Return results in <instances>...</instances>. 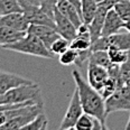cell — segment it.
<instances>
[{"mask_svg":"<svg viewBox=\"0 0 130 130\" xmlns=\"http://www.w3.org/2000/svg\"><path fill=\"white\" fill-rule=\"evenodd\" d=\"M56 8L61 11L66 18H69L75 25V27L81 26L83 24L82 17H81V13L77 10V8L72 5L70 1L67 0H57V4H56Z\"/></svg>","mask_w":130,"mask_h":130,"instance_id":"4fadbf2b","label":"cell"},{"mask_svg":"<svg viewBox=\"0 0 130 130\" xmlns=\"http://www.w3.org/2000/svg\"><path fill=\"white\" fill-rule=\"evenodd\" d=\"M0 26H5L19 31H27L29 24L23 12H12L0 16Z\"/></svg>","mask_w":130,"mask_h":130,"instance_id":"30bf717a","label":"cell"},{"mask_svg":"<svg viewBox=\"0 0 130 130\" xmlns=\"http://www.w3.org/2000/svg\"><path fill=\"white\" fill-rule=\"evenodd\" d=\"M96 1L98 2H101V1H103V0H96Z\"/></svg>","mask_w":130,"mask_h":130,"instance_id":"d6a6232c","label":"cell"},{"mask_svg":"<svg viewBox=\"0 0 130 130\" xmlns=\"http://www.w3.org/2000/svg\"><path fill=\"white\" fill-rule=\"evenodd\" d=\"M91 36L90 32H85V34H76V37H75L73 40H71V44H70V47L74 48L77 52H81V51H86L91 48Z\"/></svg>","mask_w":130,"mask_h":130,"instance_id":"ac0fdd59","label":"cell"},{"mask_svg":"<svg viewBox=\"0 0 130 130\" xmlns=\"http://www.w3.org/2000/svg\"><path fill=\"white\" fill-rule=\"evenodd\" d=\"M56 4H57V0H40L39 7L42 8L48 16L54 18V11H55V9H56Z\"/></svg>","mask_w":130,"mask_h":130,"instance_id":"4316f807","label":"cell"},{"mask_svg":"<svg viewBox=\"0 0 130 130\" xmlns=\"http://www.w3.org/2000/svg\"><path fill=\"white\" fill-rule=\"evenodd\" d=\"M108 39V51L109 50H122L130 51V32H121L113 34L111 36H105Z\"/></svg>","mask_w":130,"mask_h":130,"instance_id":"5bb4252c","label":"cell"},{"mask_svg":"<svg viewBox=\"0 0 130 130\" xmlns=\"http://www.w3.org/2000/svg\"><path fill=\"white\" fill-rule=\"evenodd\" d=\"M98 7H99V2L96 0H82L81 1V17H82L83 23L90 25L95 16Z\"/></svg>","mask_w":130,"mask_h":130,"instance_id":"2e32d148","label":"cell"},{"mask_svg":"<svg viewBox=\"0 0 130 130\" xmlns=\"http://www.w3.org/2000/svg\"><path fill=\"white\" fill-rule=\"evenodd\" d=\"M74 129H76V130H105V129H108V127L104 126L96 117H93V116L84 112L77 120Z\"/></svg>","mask_w":130,"mask_h":130,"instance_id":"9a60e30c","label":"cell"},{"mask_svg":"<svg viewBox=\"0 0 130 130\" xmlns=\"http://www.w3.org/2000/svg\"><path fill=\"white\" fill-rule=\"evenodd\" d=\"M26 32L36 35L47 46V48H51L52 44L59 37V34L56 31V29L54 27L45 25H29Z\"/></svg>","mask_w":130,"mask_h":130,"instance_id":"9c48e42d","label":"cell"},{"mask_svg":"<svg viewBox=\"0 0 130 130\" xmlns=\"http://www.w3.org/2000/svg\"><path fill=\"white\" fill-rule=\"evenodd\" d=\"M84 113L82 103H81L80 95H78V91L75 86V90L72 94V98L70 100V104L67 107V110L65 112V116L59 124V130H70L74 129L75 124L77 120L80 119L81 116Z\"/></svg>","mask_w":130,"mask_h":130,"instance_id":"5b68a950","label":"cell"},{"mask_svg":"<svg viewBox=\"0 0 130 130\" xmlns=\"http://www.w3.org/2000/svg\"><path fill=\"white\" fill-rule=\"evenodd\" d=\"M72 76L74 78L75 86L78 91L81 103L85 113L96 117L105 126L107 111H105V101L101 93L89 84V82L82 77L76 69L72 70Z\"/></svg>","mask_w":130,"mask_h":130,"instance_id":"6da1fadb","label":"cell"},{"mask_svg":"<svg viewBox=\"0 0 130 130\" xmlns=\"http://www.w3.org/2000/svg\"><path fill=\"white\" fill-rule=\"evenodd\" d=\"M109 10L110 9H108V8L105 6H103L102 4H99V7H98V10L95 12V16H94L93 20L91 21V24L89 25L90 36H91L92 42H94V40H96L99 37H101L105 16H107V13Z\"/></svg>","mask_w":130,"mask_h":130,"instance_id":"7c38bea8","label":"cell"},{"mask_svg":"<svg viewBox=\"0 0 130 130\" xmlns=\"http://www.w3.org/2000/svg\"><path fill=\"white\" fill-rule=\"evenodd\" d=\"M123 23L124 21L121 19L117 11L113 8L110 9L105 16L101 36H111L113 34H117L123 28Z\"/></svg>","mask_w":130,"mask_h":130,"instance_id":"8fae6325","label":"cell"},{"mask_svg":"<svg viewBox=\"0 0 130 130\" xmlns=\"http://www.w3.org/2000/svg\"><path fill=\"white\" fill-rule=\"evenodd\" d=\"M129 84H130V83H129Z\"/></svg>","mask_w":130,"mask_h":130,"instance_id":"836d02e7","label":"cell"},{"mask_svg":"<svg viewBox=\"0 0 130 130\" xmlns=\"http://www.w3.org/2000/svg\"><path fill=\"white\" fill-rule=\"evenodd\" d=\"M67 1H70L72 5H74V6L77 8L78 11H80V13H81V1H82V0H67Z\"/></svg>","mask_w":130,"mask_h":130,"instance_id":"f1b7e54d","label":"cell"},{"mask_svg":"<svg viewBox=\"0 0 130 130\" xmlns=\"http://www.w3.org/2000/svg\"><path fill=\"white\" fill-rule=\"evenodd\" d=\"M107 115L118 111H130V84H124L104 100Z\"/></svg>","mask_w":130,"mask_h":130,"instance_id":"277c9868","label":"cell"},{"mask_svg":"<svg viewBox=\"0 0 130 130\" xmlns=\"http://www.w3.org/2000/svg\"><path fill=\"white\" fill-rule=\"evenodd\" d=\"M70 44H71V42H70L69 39L59 36L58 38L52 44L50 50H51V52H52L54 55H58L59 56L62 53H64L67 48H70Z\"/></svg>","mask_w":130,"mask_h":130,"instance_id":"cb8c5ba5","label":"cell"},{"mask_svg":"<svg viewBox=\"0 0 130 130\" xmlns=\"http://www.w3.org/2000/svg\"><path fill=\"white\" fill-rule=\"evenodd\" d=\"M108 78H109V72H108L107 67L88 62L86 81L92 88H94L96 91L101 92Z\"/></svg>","mask_w":130,"mask_h":130,"instance_id":"8992f818","label":"cell"},{"mask_svg":"<svg viewBox=\"0 0 130 130\" xmlns=\"http://www.w3.org/2000/svg\"><path fill=\"white\" fill-rule=\"evenodd\" d=\"M4 48L12 51V52L26 54V55L36 56V57H44L50 59L55 57V55L51 52L50 48H47V46L36 35L30 34V32H26L25 36L18 39L17 42L5 45Z\"/></svg>","mask_w":130,"mask_h":130,"instance_id":"7a4b0ae2","label":"cell"},{"mask_svg":"<svg viewBox=\"0 0 130 130\" xmlns=\"http://www.w3.org/2000/svg\"><path fill=\"white\" fill-rule=\"evenodd\" d=\"M54 21H55V29L59 36L69 39L70 42L76 37L77 28L69 18H66L59 10L56 8L54 11Z\"/></svg>","mask_w":130,"mask_h":130,"instance_id":"52a82bcc","label":"cell"},{"mask_svg":"<svg viewBox=\"0 0 130 130\" xmlns=\"http://www.w3.org/2000/svg\"><path fill=\"white\" fill-rule=\"evenodd\" d=\"M124 129H126V130H130V117H129V120H128V122H127L126 127H124Z\"/></svg>","mask_w":130,"mask_h":130,"instance_id":"1f68e13d","label":"cell"},{"mask_svg":"<svg viewBox=\"0 0 130 130\" xmlns=\"http://www.w3.org/2000/svg\"><path fill=\"white\" fill-rule=\"evenodd\" d=\"M30 83L34 82L31 80H29V78L0 70V94L6 93L7 91L11 90L16 86H19L23 84H30Z\"/></svg>","mask_w":130,"mask_h":130,"instance_id":"ba28073f","label":"cell"},{"mask_svg":"<svg viewBox=\"0 0 130 130\" xmlns=\"http://www.w3.org/2000/svg\"><path fill=\"white\" fill-rule=\"evenodd\" d=\"M108 53H109L111 63L118 65L123 64L129 56L128 51H122V50H109Z\"/></svg>","mask_w":130,"mask_h":130,"instance_id":"d4e9b609","label":"cell"},{"mask_svg":"<svg viewBox=\"0 0 130 130\" xmlns=\"http://www.w3.org/2000/svg\"><path fill=\"white\" fill-rule=\"evenodd\" d=\"M25 35H26V31H19L11 28H8V27H5V26H0V46L4 47L5 45L17 42L18 39H20Z\"/></svg>","mask_w":130,"mask_h":130,"instance_id":"e0dca14e","label":"cell"},{"mask_svg":"<svg viewBox=\"0 0 130 130\" xmlns=\"http://www.w3.org/2000/svg\"><path fill=\"white\" fill-rule=\"evenodd\" d=\"M27 102L43 104L42 92L38 84H23L7 91L4 94H0V104H18Z\"/></svg>","mask_w":130,"mask_h":130,"instance_id":"3957f363","label":"cell"},{"mask_svg":"<svg viewBox=\"0 0 130 130\" xmlns=\"http://www.w3.org/2000/svg\"><path fill=\"white\" fill-rule=\"evenodd\" d=\"M26 1H28L31 5H35V6H39L40 5V0H26Z\"/></svg>","mask_w":130,"mask_h":130,"instance_id":"4dcf8cb0","label":"cell"},{"mask_svg":"<svg viewBox=\"0 0 130 130\" xmlns=\"http://www.w3.org/2000/svg\"><path fill=\"white\" fill-rule=\"evenodd\" d=\"M123 29H126L127 31L130 32V19L126 20V21L123 23Z\"/></svg>","mask_w":130,"mask_h":130,"instance_id":"f546056e","label":"cell"},{"mask_svg":"<svg viewBox=\"0 0 130 130\" xmlns=\"http://www.w3.org/2000/svg\"><path fill=\"white\" fill-rule=\"evenodd\" d=\"M119 1H120V0H103V1L99 2V4H102L103 6L107 7L108 9H112V8L115 7V5Z\"/></svg>","mask_w":130,"mask_h":130,"instance_id":"83f0119b","label":"cell"},{"mask_svg":"<svg viewBox=\"0 0 130 130\" xmlns=\"http://www.w3.org/2000/svg\"><path fill=\"white\" fill-rule=\"evenodd\" d=\"M88 62L100 65V66L107 67V69L111 65L110 56L108 51H95V52H92Z\"/></svg>","mask_w":130,"mask_h":130,"instance_id":"ffe728a7","label":"cell"},{"mask_svg":"<svg viewBox=\"0 0 130 130\" xmlns=\"http://www.w3.org/2000/svg\"><path fill=\"white\" fill-rule=\"evenodd\" d=\"M120 77L123 84L130 83V51L127 61L120 65Z\"/></svg>","mask_w":130,"mask_h":130,"instance_id":"484cf974","label":"cell"},{"mask_svg":"<svg viewBox=\"0 0 130 130\" xmlns=\"http://www.w3.org/2000/svg\"><path fill=\"white\" fill-rule=\"evenodd\" d=\"M12 12H23L19 0H0V16Z\"/></svg>","mask_w":130,"mask_h":130,"instance_id":"44dd1931","label":"cell"},{"mask_svg":"<svg viewBox=\"0 0 130 130\" xmlns=\"http://www.w3.org/2000/svg\"><path fill=\"white\" fill-rule=\"evenodd\" d=\"M48 126V119L44 113V111H42L40 113L36 116L30 122H28L26 126H24L23 130H46Z\"/></svg>","mask_w":130,"mask_h":130,"instance_id":"d6986e66","label":"cell"},{"mask_svg":"<svg viewBox=\"0 0 130 130\" xmlns=\"http://www.w3.org/2000/svg\"><path fill=\"white\" fill-rule=\"evenodd\" d=\"M77 57H78V53L77 51H75L74 48H67L64 53H62L58 57V61L59 63L64 66H69V65H72V64H75L77 61Z\"/></svg>","mask_w":130,"mask_h":130,"instance_id":"7402d4cb","label":"cell"},{"mask_svg":"<svg viewBox=\"0 0 130 130\" xmlns=\"http://www.w3.org/2000/svg\"><path fill=\"white\" fill-rule=\"evenodd\" d=\"M113 9L117 11L123 21L130 19V0H120L115 5Z\"/></svg>","mask_w":130,"mask_h":130,"instance_id":"603a6c76","label":"cell"}]
</instances>
